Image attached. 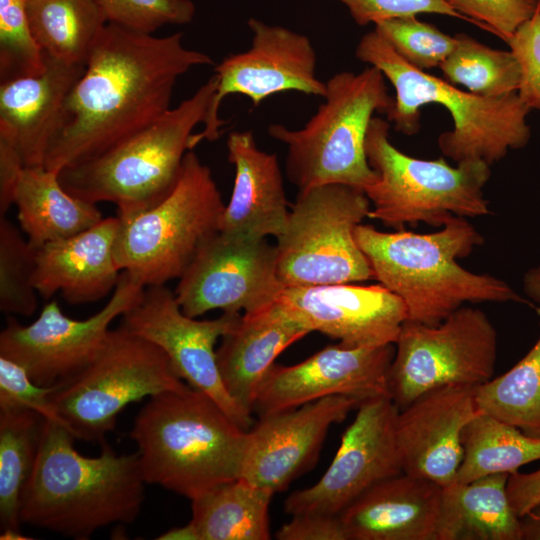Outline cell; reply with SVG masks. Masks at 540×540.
I'll return each instance as SVG.
<instances>
[{"label":"cell","mask_w":540,"mask_h":540,"mask_svg":"<svg viewBox=\"0 0 540 540\" xmlns=\"http://www.w3.org/2000/svg\"><path fill=\"white\" fill-rule=\"evenodd\" d=\"M212 58L183 34L157 37L107 23L63 106L43 166L59 173L109 151L170 109L174 86Z\"/></svg>","instance_id":"1"},{"label":"cell","mask_w":540,"mask_h":540,"mask_svg":"<svg viewBox=\"0 0 540 540\" xmlns=\"http://www.w3.org/2000/svg\"><path fill=\"white\" fill-rule=\"evenodd\" d=\"M64 425L46 419L33 472L22 495L20 520L86 540L112 524L135 521L145 499L137 451L117 454L104 440L88 457Z\"/></svg>","instance_id":"2"},{"label":"cell","mask_w":540,"mask_h":540,"mask_svg":"<svg viewBox=\"0 0 540 540\" xmlns=\"http://www.w3.org/2000/svg\"><path fill=\"white\" fill-rule=\"evenodd\" d=\"M355 238L373 278L402 299L409 321L436 325L465 302H516L536 308L504 280L459 265L458 259L484 243L465 217L453 216L439 231L427 234L404 228L383 232L360 224Z\"/></svg>","instance_id":"3"},{"label":"cell","mask_w":540,"mask_h":540,"mask_svg":"<svg viewBox=\"0 0 540 540\" xmlns=\"http://www.w3.org/2000/svg\"><path fill=\"white\" fill-rule=\"evenodd\" d=\"M130 436L145 482L190 500L242 477L250 440L248 430L191 387L150 397Z\"/></svg>","instance_id":"4"},{"label":"cell","mask_w":540,"mask_h":540,"mask_svg":"<svg viewBox=\"0 0 540 540\" xmlns=\"http://www.w3.org/2000/svg\"><path fill=\"white\" fill-rule=\"evenodd\" d=\"M355 55L379 69L394 87L393 105L386 116L396 131L417 133L420 108L427 104L441 105L449 112L453 129L438 137V146L455 163L483 161L491 166L509 150L522 149L529 143L530 110L517 93L487 98L464 91L411 65L375 30L363 35Z\"/></svg>","instance_id":"5"},{"label":"cell","mask_w":540,"mask_h":540,"mask_svg":"<svg viewBox=\"0 0 540 540\" xmlns=\"http://www.w3.org/2000/svg\"><path fill=\"white\" fill-rule=\"evenodd\" d=\"M217 90L213 74L194 94L100 156L62 169L59 181L75 197L116 205L118 216L147 210L174 189L195 127L206 123Z\"/></svg>","instance_id":"6"},{"label":"cell","mask_w":540,"mask_h":540,"mask_svg":"<svg viewBox=\"0 0 540 540\" xmlns=\"http://www.w3.org/2000/svg\"><path fill=\"white\" fill-rule=\"evenodd\" d=\"M385 79L373 66L339 72L326 82L325 101L302 128L268 127V134L287 146V175L299 191L324 184L364 191L377 180L365 141L374 114H386L393 105Z\"/></svg>","instance_id":"7"},{"label":"cell","mask_w":540,"mask_h":540,"mask_svg":"<svg viewBox=\"0 0 540 540\" xmlns=\"http://www.w3.org/2000/svg\"><path fill=\"white\" fill-rule=\"evenodd\" d=\"M389 129L388 121L373 117L366 135L367 160L378 176L364 189L371 202L368 218L399 230L419 222L442 227L453 216L490 213L483 193L490 165L464 161L451 166L444 158L412 157L391 143Z\"/></svg>","instance_id":"8"},{"label":"cell","mask_w":540,"mask_h":540,"mask_svg":"<svg viewBox=\"0 0 540 540\" xmlns=\"http://www.w3.org/2000/svg\"><path fill=\"white\" fill-rule=\"evenodd\" d=\"M225 204L211 170L189 150L171 193L157 205L119 218L115 259L143 286L179 279L200 247L220 230Z\"/></svg>","instance_id":"9"},{"label":"cell","mask_w":540,"mask_h":540,"mask_svg":"<svg viewBox=\"0 0 540 540\" xmlns=\"http://www.w3.org/2000/svg\"><path fill=\"white\" fill-rule=\"evenodd\" d=\"M188 388L158 346L120 325L93 361L54 384L49 399L76 439L101 443L129 404Z\"/></svg>","instance_id":"10"},{"label":"cell","mask_w":540,"mask_h":540,"mask_svg":"<svg viewBox=\"0 0 540 540\" xmlns=\"http://www.w3.org/2000/svg\"><path fill=\"white\" fill-rule=\"evenodd\" d=\"M365 192L345 184L299 191L285 229L276 238L283 287L356 283L373 278L355 229L368 217Z\"/></svg>","instance_id":"11"},{"label":"cell","mask_w":540,"mask_h":540,"mask_svg":"<svg viewBox=\"0 0 540 540\" xmlns=\"http://www.w3.org/2000/svg\"><path fill=\"white\" fill-rule=\"evenodd\" d=\"M389 394L399 410L450 385L479 386L495 370L498 336L479 308L461 306L436 325L406 320L395 342Z\"/></svg>","instance_id":"12"},{"label":"cell","mask_w":540,"mask_h":540,"mask_svg":"<svg viewBox=\"0 0 540 540\" xmlns=\"http://www.w3.org/2000/svg\"><path fill=\"white\" fill-rule=\"evenodd\" d=\"M144 288L122 271L108 302L89 318H70L53 300L28 325L10 319L0 333V356L23 366L39 385L61 382L95 359L107 340L111 323L139 301Z\"/></svg>","instance_id":"13"},{"label":"cell","mask_w":540,"mask_h":540,"mask_svg":"<svg viewBox=\"0 0 540 540\" xmlns=\"http://www.w3.org/2000/svg\"><path fill=\"white\" fill-rule=\"evenodd\" d=\"M242 314L223 312L210 320L183 313L175 293L165 285L144 288L139 301L121 316L120 325L158 346L175 373L191 388L211 397L242 429L253 426L228 394L221 379L215 350L217 340L230 331Z\"/></svg>","instance_id":"14"},{"label":"cell","mask_w":540,"mask_h":540,"mask_svg":"<svg viewBox=\"0 0 540 540\" xmlns=\"http://www.w3.org/2000/svg\"><path fill=\"white\" fill-rule=\"evenodd\" d=\"M282 289L275 246L266 238L218 231L200 247L174 293L183 313L197 318L216 309L258 312Z\"/></svg>","instance_id":"15"},{"label":"cell","mask_w":540,"mask_h":540,"mask_svg":"<svg viewBox=\"0 0 540 540\" xmlns=\"http://www.w3.org/2000/svg\"><path fill=\"white\" fill-rule=\"evenodd\" d=\"M398 414L390 397L360 403L327 470L312 486L292 492L284 501L285 512L339 515L377 483L402 474Z\"/></svg>","instance_id":"16"},{"label":"cell","mask_w":540,"mask_h":540,"mask_svg":"<svg viewBox=\"0 0 540 540\" xmlns=\"http://www.w3.org/2000/svg\"><path fill=\"white\" fill-rule=\"evenodd\" d=\"M252 39L249 49L230 54L215 67L217 90L204 129L194 133L192 148L215 141L224 121L219 108L225 97L246 96L254 107L266 98L288 91L324 97L326 82L316 75V51L311 40L286 27L250 18Z\"/></svg>","instance_id":"17"},{"label":"cell","mask_w":540,"mask_h":540,"mask_svg":"<svg viewBox=\"0 0 540 540\" xmlns=\"http://www.w3.org/2000/svg\"><path fill=\"white\" fill-rule=\"evenodd\" d=\"M394 353V344L346 347L338 343L291 366L274 364L258 390L253 412L262 416L336 395L360 403L390 397L388 376Z\"/></svg>","instance_id":"18"},{"label":"cell","mask_w":540,"mask_h":540,"mask_svg":"<svg viewBox=\"0 0 540 540\" xmlns=\"http://www.w3.org/2000/svg\"><path fill=\"white\" fill-rule=\"evenodd\" d=\"M274 303L311 332L346 347L395 344L407 320L402 299L380 283L283 287Z\"/></svg>","instance_id":"19"},{"label":"cell","mask_w":540,"mask_h":540,"mask_svg":"<svg viewBox=\"0 0 540 540\" xmlns=\"http://www.w3.org/2000/svg\"><path fill=\"white\" fill-rule=\"evenodd\" d=\"M359 405L355 398L336 395L259 416L248 430L242 477L274 493L287 489L314 464L330 427Z\"/></svg>","instance_id":"20"},{"label":"cell","mask_w":540,"mask_h":540,"mask_svg":"<svg viewBox=\"0 0 540 540\" xmlns=\"http://www.w3.org/2000/svg\"><path fill=\"white\" fill-rule=\"evenodd\" d=\"M476 387L436 388L399 410L396 434L403 473L441 487L454 483L463 457V429L482 413Z\"/></svg>","instance_id":"21"},{"label":"cell","mask_w":540,"mask_h":540,"mask_svg":"<svg viewBox=\"0 0 540 540\" xmlns=\"http://www.w3.org/2000/svg\"><path fill=\"white\" fill-rule=\"evenodd\" d=\"M44 55L41 74L0 82V149L24 168L43 166L65 101L85 69Z\"/></svg>","instance_id":"22"},{"label":"cell","mask_w":540,"mask_h":540,"mask_svg":"<svg viewBox=\"0 0 540 540\" xmlns=\"http://www.w3.org/2000/svg\"><path fill=\"white\" fill-rule=\"evenodd\" d=\"M119 218H103L74 236L35 248L33 284L43 299L57 292L70 304L96 302L113 291L121 270L115 259Z\"/></svg>","instance_id":"23"},{"label":"cell","mask_w":540,"mask_h":540,"mask_svg":"<svg viewBox=\"0 0 540 540\" xmlns=\"http://www.w3.org/2000/svg\"><path fill=\"white\" fill-rule=\"evenodd\" d=\"M442 487L405 473L385 479L340 514L348 540H437Z\"/></svg>","instance_id":"24"},{"label":"cell","mask_w":540,"mask_h":540,"mask_svg":"<svg viewBox=\"0 0 540 540\" xmlns=\"http://www.w3.org/2000/svg\"><path fill=\"white\" fill-rule=\"evenodd\" d=\"M226 145L235 176L219 231L277 238L285 229L290 212L277 156L260 150L252 131L231 132Z\"/></svg>","instance_id":"25"},{"label":"cell","mask_w":540,"mask_h":540,"mask_svg":"<svg viewBox=\"0 0 540 540\" xmlns=\"http://www.w3.org/2000/svg\"><path fill=\"white\" fill-rule=\"evenodd\" d=\"M311 331L275 303L251 314L222 336L216 350L223 384L234 402L253 414L258 390L275 359Z\"/></svg>","instance_id":"26"},{"label":"cell","mask_w":540,"mask_h":540,"mask_svg":"<svg viewBox=\"0 0 540 540\" xmlns=\"http://www.w3.org/2000/svg\"><path fill=\"white\" fill-rule=\"evenodd\" d=\"M509 474L442 487L437 540H521L520 517L508 495Z\"/></svg>","instance_id":"27"},{"label":"cell","mask_w":540,"mask_h":540,"mask_svg":"<svg viewBox=\"0 0 540 540\" xmlns=\"http://www.w3.org/2000/svg\"><path fill=\"white\" fill-rule=\"evenodd\" d=\"M58 174L44 166L25 167L19 174L13 204L33 248L74 236L103 219L97 204L67 192Z\"/></svg>","instance_id":"28"},{"label":"cell","mask_w":540,"mask_h":540,"mask_svg":"<svg viewBox=\"0 0 540 540\" xmlns=\"http://www.w3.org/2000/svg\"><path fill=\"white\" fill-rule=\"evenodd\" d=\"M274 492L240 477L191 500L199 540H268Z\"/></svg>","instance_id":"29"},{"label":"cell","mask_w":540,"mask_h":540,"mask_svg":"<svg viewBox=\"0 0 540 540\" xmlns=\"http://www.w3.org/2000/svg\"><path fill=\"white\" fill-rule=\"evenodd\" d=\"M26 11L43 53L75 65H86L108 23L96 0H27Z\"/></svg>","instance_id":"30"},{"label":"cell","mask_w":540,"mask_h":540,"mask_svg":"<svg viewBox=\"0 0 540 540\" xmlns=\"http://www.w3.org/2000/svg\"><path fill=\"white\" fill-rule=\"evenodd\" d=\"M463 457L456 483L507 473L540 460V438L485 413L470 420L462 432Z\"/></svg>","instance_id":"31"},{"label":"cell","mask_w":540,"mask_h":540,"mask_svg":"<svg viewBox=\"0 0 540 540\" xmlns=\"http://www.w3.org/2000/svg\"><path fill=\"white\" fill-rule=\"evenodd\" d=\"M46 418L31 410L0 411V523L20 531L22 495L38 456Z\"/></svg>","instance_id":"32"},{"label":"cell","mask_w":540,"mask_h":540,"mask_svg":"<svg viewBox=\"0 0 540 540\" xmlns=\"http://www.w3.org/2000/svg\"><path fill=\"white\" fill-rule=\"evenodd\" d=\"M475 395L480 412L540 438V337L509 371L477 386Z\"/></svg>","instance_id":"33"},{"label":"cell","mask_w":540,"mask_h":540,"mask_svg":"<svg viewBox=\"0 0 540 540\" xmlns=\"http://www.w3.org/2000/svg\"><path fill=\"white\" fill-rule=\"evenodd\" d=\"M439 66L444 79L482 97L500 98L517 93L521 71L511 50L491 48L466 33Z\"/></svg>","instance_id":"34"},{"label":"cell","mask_w":540,"mask_h":540,"mask_svg":"<svg viewBox=\"0 0 540 540\" xmlns=\"http://www.w3.org/2000/svg\"><path fill=\"white\" fill-rule=\"evenodd\" d=\"M35 248L6 217L0 218V310L32 316L37 310L33 284Z\"/></svg>","instance_id":"35"},{"label":"cell","mask_w":540,"mask_h":540,"mask_svg":"<svg viewBox=\"0 0 540 540\" xmlns=\"http://www.w3.org/2000/svg\"><path fill=\"white\" fill-rule=\"evenodd\" d=\"M27 0H0V82L41 74L45 55L36 42Z\"/></svg>","instance_id":"36"},{"label":"cell","mask_w":540,"mask_h":540,"mask_svg":"<svg viewBox=\"0 0 540 540\" xmlns=\"http://www.w3.org/2000/svg\"><path fill=\"white\" fill-rule=\"evenodd\" d=\"M393 49L420 70L439 67L456 46V36L442 32L417 16L387 20L374 26Z\"/></svg>","instance_id":"37"},{"label":"cell","mask_w":540,"mask_h":540,"mask_svg":"<svg viewBox=\"0 0 540 540\" xmlns=\"http://www.w3.org/2000/svg\"><path fill=\"white\" fill-rule=\"evenodd\" d=\"M108 23L139 33L152 34L164 25L192 21L191 0H96Z\"/></svg>","instance_id":"38"},{"label":"cell","mask_w":540,"mask_h":540,"mask_svg":"<svg viewBox=\"0 0 540 540\" xmlns=\"http://www.w3.org/2000/svg\"><path fill=\"white\" fill-rule=\"evenodd\" d=\"M469 22L506 43L536 12L539 0H447Z\"/></svg>","instance_id":"39"},{"label":"cell","mask_w":540,"mask_h":540,"mask_svg":"<svg viewBox=\"0 0 540 540\" xmlns=\"http://www.w3.org/2000/svg\"><path fill=\"white\" fill-rule=\"evenodd\" d=\"M53 389L35 383L23 366L0 356V411L31 410L62 424L49 399Z\"/></svg>","instance_id":"40"},{"label":"cell","mask_w":540,"mask_h":540,"mask_svg":"<svg viewBox=\"0 0 540 540\" xmlns=\"http://www.w3.org/2000/svg\"><path fill=\"white\" fill-rule=\"evenodd\" d=\"M518 60L521 77L517 91L531 110L540 111V11L525 21L507 42Z\"/></svg>","instance_id":"41"},{"label":"cell","mask_w":540,"mask_h":540,"mask_svg":"<svg viewBox=\"0 0 540 540\" xmlns=\"http://www.w3.org/2000/svg\"><path fill=\"white\" fill-rule=\"evenodd\" d=\"M342 3L356 24L365 26L419 14H440L469 20L447 0H334Z\"/></svg>","instance_id":"42"},{"label":"cell","mask_w":540,"mask_h":540,"mask_svg":"<svg viewBox=\"0 0 540 540\" xmlns=\"http://www.w3.org/2000/svg\"><path fill=\"white\" fill-rule=\"evenodd\" d=\"M278 540H348L339 515H292L275 534Z\"/></svg>","instance_id":"43"},{"label":"cell","mask_w":540,"mask_h":540,"mask_svg":"<svg viewBox=\"0 0 540 540\" xmlns=\"http://www.w3.org/2000/svg\"><path fill=\"white\" fill-rule=\"evenodd\" d=\"M507 495L515 513L522 517L540 502V468L530 472L509 475Z\"/></svg>","instance_id":"44"},{"label":"cell","mask_w":540,"mask_h":540,"mask_svg":"<svg viewBox=\"0 0 540 540\" xmlns=\"http://www.w3.org/2000/svg\"><path fill=\"white\" fill-rule=\"evenodd\" d=\"M521 540H540V502L520 517Z\"/></svg>","instance_id":"45"},{"label":"cell","mask_w":540,"mask_h":540,"mask_svg":"<svg viewBox=\"0 0 540 540\" xmlns=\"http://www.w3.org/2000/svg\"><path fill=\"white\" fill-rule=\"evenodd\" d=\"M523 292L537 309L540 308V263L525 272Z\"/></svg>","instance_id":"46"},{"label":"cell","mask_w":540,"mask_h":540,"mask_svg":"<svg viewBox=\"0 0 540 540\" xmlns=\"http://www.w3.org/2000/svg\"><path fill=\"white\" fill-rule=\"evenodd\" d=\"M158 540H199L198 533L192 524L188 522L187 524L179 527H173L162 533Z\"/></svg>","instance_id":"47"},{"label":"cell","mask_w":540,"mask_h":540,"mask_svg":"<svg viewBox=\"0 0 540 540\" xmlns=\"http://www.w3.org/2000/svg\"><path fill=\"white\" fill-rule=\"evenodd\" d=\"M1 540H20V539H29V537L24 536L21 532L15 531H2L0 535Z\"/></svg>","instance_id":"48"},{"label":"cell","mask_w":540,"mask_h":540,"mask_svg":"<svg viewBox=\"0 0 540 540\" xmlns=\"http://www.w3.org/2000/svg\"><path fill=\"white\" fill-rule=\"evenodd\" d=\"M538 9H539V11H540V0H539V4H538Z\"/></svg>","instance_id":"49"}]
</instances>
